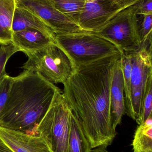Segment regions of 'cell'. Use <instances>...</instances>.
I'll return each mask as SVG.
<instances>
[{
    "label": "cell",
    "instance_id": "cell-1",
    "mask_svg": "<svg viewBox=\"0 0 152 152\" xmlns=\"http://www.w3.org/2000/svg\"><path fill=\"white\" fill-rule=\"evenodd\" d=\"M122 54L76 67L63 94L92 149L106 148L117 132L112 122L110 89L113 66Z\"/></svg>",
    "mask_w": 152,
    "mask_h": 152
},
{
    "label": "cell",
    "instance_id": "cell-2",
    "mask_svg": "<svg viewBox=\"0 0 152 152\" xmlns=\"http://www.w3.org/2000/svg\"><path fill=\"white\" fill-rule=\"evenodd\" d=\"M59 90L39 74L24 70L13 77L0 114V127L26 133L35 131Z\"/></svg>",
    "mask_w": 152,
    "mask_h": 152
},
{
    "label": "cell",
    "instance_id": "cell-3",
    "mask_svg": "<svg viewBox=\"0 0 152 152\" xmlns=\"http://www.w3.org/2000/svg\"><path fill=\"white\" fill-rule=\"evenodd\" d=\"M54 41L68 55L75 67L123 53L111 42L93 31L55 34Z\"/></svg>",
    "mask_w": 152,
    "mask_h": 152
},
{
    "label": "cell",
    "instance_id": "cell-4",
    "mask_svg": "<svg viewBox=\"0 0 152 152\" xmlns=\"http://www.w3.org/2000/svg\"><path fill=\"white\" fill-rule=\"evenodd\" d=\"M24 53L28 60L21 68L37 73L53 84H64L76 69L68 55L55 42L41 50Z\"/></svg>",
    "mask_w": 152,
    "mask_h": 152
},
{
    "label": "cell",
    "instance_id": "cell-5",
    "mask_svg": "<svg viewBox=\"0 0 152 152\" xmlns=\"http://www.w3.org/2000/svg\"><path fill=\"white\" fill-rule=\"evenodd\" d=\"M72 111L60 89L44 116L34 131L43 135L53 152H68Z\"/></svg>",
    "mask_w": 152,
    "mask_h": 152
},
{
    "label": "cell",
    "instance_id": "cell-6",
    "mask_svg": "<svg viewBox=\"0 0 152 152\" xmlns=\"http://www.w3.org/2000/svg\"><path fill=\"white\" fill-rule=\"evenodd\" d=\"M96 33L122 53L134 52L142 46L139 19L133 5L120 11Z\"/></svg>",
    "mask_w": 152,
    "mask_h": 152
},
{
    "label": "cell",
    "instance_id": "cell-7",
    "mask_svg": "<svg viewBox=\"0 0 152 152\" xmlns=\"http://www.w3.org/2000/svg\"><path fill=\"white\" fill-rule=\"evenodd\" d=\"M132 53L131 100L133 120L137 122L141 116L143 98L147 82L152 75V37L142 43L141 47Z\"/></svg>",
    "mask_w": 152,
    "mask_h": 152
},
{
    "label": "cell",
    "instance_id": "cell-8",
    "mask_svg": "<svg viewBox=\"0 0 152 152\" xmlns=\"http://www.w3.org/2000/svg\"><path fill=\"white\" fill-rule=\"evenodd\" d=\"M16 7L30 12L41 19L55 34L82 31L73 20L56 9L51 0H15Z\"/></svg>",
    "mask_w": 152,
    "mask_h": 152
},
{
    "label": "cell",
    "instance_id": "cell-9",
    "mask_svg": "<svg viewBox=\"0 0 152 152\" xmlns=\"http://www.w3.org/2000/svg\"><path fill=\"white\" fill-rule=\"evenodd\" d=\"M121 10L110 0H86L77 23L82 30L96 32Z\"/></svg>",
    "mask_w": 152,
    "mask_h": 152
},
{
    "label": "cell",
    "instance_id": "cell-10",
    "mask_svg": "<svg viewBox=\"0 0 152 152\" xmlns=\"http://www.w3.org/2000/svg\"><path fill=\"white\" fill-rule=\"evenodd\" d=\"M0 139L13 152H53L45 137L0 127Z\"/></svg>",
    "mask_w": 152,
    "mask_h": 152
},
{
    "label": "cell",
    "instance_id": "cell-11",
    "mask_svg": "<svg viewBox=\"0 0 152 152\" xmlns=\"http://www.w3.org/2000/svg\"><path fill=\"white\" fill-rule=\"evenodd\" d=\"M110 99L112 128L116 131V128L121 123L122 117L126 113L121 56L117 60L113 66Z\"/></svg>",
    "mask_w": 152,
    "mask_h": 152
},
{
    "label": "cell",
    "instance_id": "cell-12",
    "mask_svg": "<svg viewBox=\"0 0 152 152\" xmlns=\"http://www.w3.org/2000/svg\"><path fill=\"white\" fill-rule=\"evenodd\" d=\"M54 43V39L35 29L12 32V44L23 53L41 50Z\"/></svg>",
    "mask_w": 152,
    "mask_h": 152
},
{
    "label": "cell",
    "instance_id": "cell-13",
    "mask_svg": "<svg viewBox=\"0 0 152 152\" xmlns=\"http://www.w3.org/2000/svg\"><path fill=\"white\" fill-rule=\"evenodd\" d=\"M25 29H35L54 39V32L41 19L26 10L16 7L12 21V31Z\"/></svg>",
    "mask_w": 152,
    "mask_h": 152
},
{
    "label": "cell",
    "instance_id": "cell-14",
    "mask_svg": "<svg viewBox=\"0 0 152 152\" xmlns=\"http://www.w3.org/2000/svg\"><path fill=\"white\" fill-rule=\"evenodd\" d=\"M15 0H0V45L12 44Z\"/></svg>",
    "mask_w": 152,
    "mask_h": 152
},
{
    "label": "cell",
    "instance_id": "cell-15",
    "mask_svg": "<svg viewBox=\"0 0 152 152\" xmlns=\"http://www.w3.org/2000/svg\"><path fill=\"white\" fill-rule=\"evenodd\" d=\"M92 149L80 123L72 113L69 134L68 152H91Z\"/></svg>",
    "mask_w": 152,
    "mask_h": 152
},
{
    "label": "cell",
    "instance_id": "cell-16",
    "mask_svg": "<svg viewBox=\"0 0 152 152\" xmlns=\"http://www.w3.org/2000/svg\"><path fill=\"white\" fill-rule=\"evenodd\" d=\"M132 146L133 152H152V115L137 126Z\"/></svg>",
    "mask_w": 152,
    "mask_h": 152
},
{
    "label": "cell",
    "instance_id": "cell-17",
    "mask_svg": "<svg viewBox=\"0 0 152 152\" xmlns=\"http://www.w3.org/2000/svg\"><path fill=\"white\" fill-rule=\"evenodd\" d=\"M126 113L131 118H134V112L131 100V74L132 66V53L123 52L121 55Z\"/></svg>",
    "mask_w": 152,
    "mask_h": 152
},
{
    "label": "cell",
    "instance_id": "cell-18",
    "mask_svg": "<svg viewBox=\"0 0 152 152\" xmlns=\"http://www.w3.org/2000/svg\"><path fill=\"white\" fill-rule=\"evenodd\" d=\"M57 10L77 23L86 0H51Z\"/></svg>",
    "mask_w": 152,
    "mask_h": 152
},
{
    "label": "cell",
    "instance_id": "cell-19",
    "mask_svg": "<svg viewBox=\"0 0 152 152\" xmlns=\"http://www.w3.org/2000/svg\"><path fill=\"white\" fill-rule=\"evenodd\" d=\"M152 75L150 76L147 82L142 103V112L140 118L137 123L138 125L146 121L152 115Z\"/></svg>",
    "mask_w": 152,
    "mask_h": 152
},
{
    "label": "cell",
    "instance_id": "cell-20",
    "mask_svg": "<svg viewBox=\"0 0 152 152\" xmlns=\"http://www.w3.org/2000/svg\"><path fill=\"white\" fill-rule=\"evenodd\" d=\"M19 51V49L12 44L0 45V80L3 76L7 75L5 66L9 59L14 53Z\"/></svg>",
    "mask_w": 152,
    "mask_h": 152
},
{
    "label": "cell",
    "instance_id": "cell-21",
    "mask_svg": "<svg viewBox=\"0 0 152 152\" xmlns=\"http://www.w3.org/2000/svg\"><path fill=\"white\" fill-rule=\"evenodd\" d=\"M141 21L139 20V33L142 44L151 37L152 34V14L141 15Z\"/></svg>",
    "mask_w": 152,
    "mask_h": 152
},
{
    "label": "cell",
    "instance_id": "cell-22",
    "mask_svg": "<svg viewBox=\"0 0 152 152\" xmlns=\"http://www.w3.org/2000/svg\"><path fill=\"white\" fill-rule=\"evenodd\" d=\"M12 80L13 77L7 74L3 76L0 80V114L9 97Z\"/></svg>",
    "mask_w": 152,
    "mask_h": 152
},
{
    "label": "cell",
    "instance_id": "cell-23",
    "mask_svg": "<svg viewBox=\"0 0 152 152\" xmlns=\"http://www.w3.org/2000/svg\"><path fill=\"white\" fill-rule=\"evenodd\" d=\"M133 6L137 15L152 14V0H140Z\"/></svg>",
    "mask_w": 152,
    "mask_h": 152
},
{
    "label": "cell",
    "instance_id": "cell-24",
    "mask_svg": "<svg viewBox=\"0 0 152 152\" xmlns=\"http://www.w3.org/2000/svg\"><path fill=\"white\" fill-rule=\"evenodd\" d=\"M121 10L132 6L140 0H110Z\"/></svg>",
    "mask_w": 152,
    "mask_h": 152
},
{
    "label": "cell",
    "instance_id": "cell-25",
    "mask_svg": "<svg viewBox=\"0 0 152 152\" xmlns=\"http://www.w3.org/2000/svg\"><path fill=\"white\" fill-rule=\"evenodd\" d=\"M0 152H13L0 139Z\"/></svg>",
    "mask_w": 152,
    "mask_h": 152
},
{
    "label": "cell",
    "instance_id": "cell-26",
    "mask_svg": "<svg viewBox=\"0 0 152 152\" xmlns=\"http://www.w3.org/2000/svg\"><path fill=\"white\" fill-rule=\"evenodd\" d=\"M92 152H109L108 151L106 148L103 147H100V148H95L93 150H92Z\"/></svg>",
    "mask_w": 152,
    "mask_h": 152
}]
</instances>
